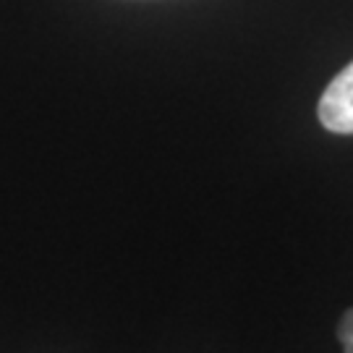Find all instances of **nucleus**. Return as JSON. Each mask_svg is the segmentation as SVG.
Masks as SVG:
<instances>
[{"label":"nucleus","instance_id":"obj_1","mask_svg":"<svg viewBox=\"0 0 353 353\" xmlns=\"http://www.w3.org/2000/svg\"><path fill=\"white\" fill-rule=\"evenodd\" d=\"M316 113L319 123L332 134H353V63L330 81Z\"/></svg>","mask_w":353,"mask_h":353},{"label":"nucleus","instance_id":"obj_2","mask_svg":"<svg viewBox=\"0 0 353 353\" xmlns=\"http://www.w3.org/2000/svg\"><path fill=\"white\" fill-rule=\"evenodd\" d=\"M338 341L343 345V353H353V309H348L338 322Z\"/></svg>","mask_w":353,"mask_h":353}]
</instances>
